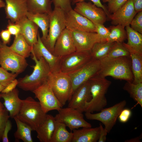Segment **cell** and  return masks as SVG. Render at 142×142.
I'll return each instance as SVG.
<instances>
[{"mask_svg": "<svg viewBox=\"0 0 142 142\" xmlns=\"http://www.w3.org/2000/svg\"><path fill=\"white\" fill-rule=\"evenodd\" d=\"M54 8L60 9L66 12L72 9L71 0H51Z\"/></svg>", "mask_w": 142, "mask_h": 142, "instance_id": "obj_38", "label": "cell"}, {"mask_svg": "<svg viewBox=\"0 0 142 142\" xmlns=\"http://www.w3.org/2000/svg\"><path fill=\"white\" fill-rule=\"evenodd\" d=\"M8 29L11 35L15 36L20 34V27L19 25L15 23H13L9 20L7 26Z\"/></svg>", "mask_w": 142, "mask_h": 142, "instance_id": "obj_42", "label": "cell"}, {"mask_svg": "<svg viewBox=\"0 0 142 142\" xmlns=\"http://www.w3.org/2000/svg\"><path fill=\"white\" fill-rule=\"evenodd\" d=\"M18 84V80L15 79L6 87L2 91L1 93H7L11 92L16 88Z\"/></svg>", "mask_w": 142, "mask_h": 142, "instance_id": "obj_47", "label": "cell"}, {"mask_svg": "<svg viewBox=\"0 0 142 142\" xmlns=\"http://www.w3.org/2000/svg\"><path fill=\"white\" fill-rule=\"evenodd\" d=\"M32 58L35 63L33 66L32 73L18 79L17 86L24 91L32 92L47 81L51 72L49 64L43 57L38 59L32 56Z\"/></svg>", "mask_w": 142, "mask_h": 142, "instance_id": "obj_3", "label": "cell"}, {"mask_svg": "<svg viewBox=\"0 0 142 142\" xmlns=\"http://www.w3.org/2000/svg\"><path fill=\"white\" fill-rule=\"evenodd\" d=\"M71 142H96L99 138V126L94 128L83 127L73 130Z\"/></svg>", "mask_w": 142, "mask_h": 142, "instance_id": "obj_23", "label": "cell"}, {"mask_svg": "<svg viewBox=\"0 0 142 142\" xmlns=\"http://www.w3.org/2000/svg\"><path fill=\"white\" fill-rule=\"evenodd\" d=\"M18 74L10 73L2 67H0V83L5 87L15 79Z\"/></svg>", "mask_w": 142, "mask_h": 142, "instance_id": "obj_36", "label": "cell"}, {"mask_svg": "<svg viewBox=\"0 0 142 142\" xmlns=\"http://www.w3.org/2000/svg\"><path fill=\"white\" fill-rule=\"evenodd\" d=\"M65 12L62 9L54 8L49 14L50 23L48 35L42 41L45 47L52 54L56 42L66 28Z\"/></svg>", "mask_w": 142, "mask_h": 142, "instance_id": "obj_6", "label": "cell"}, {"mask_svg": "<svg viewBox=\"0 0 142 142\" xmlns=\"http://www.w3.org/2000/svg\"><path fill=\"white\" fill-rule=\"evenodd\" d=\"M58 111L54 117L55 119L63 122L71 131L81 127H92L84 119L83 113L77 109L68 106Z\"/></svg>", "mask_w": 142, "mask_h": 142, "instance_id": "obj_10", "label": "cell"}, {"mask_svg": "<svg viewBox=\"0 0 142 142\" xmlns=\"http://www.w3.org/2000/svg\"><path fill=\"white\" fill-rule=\"evenodd\" d=\"M72 0V2H73L74 1V0Z\"/></svg>", "mask_w": 142, "mask_h": 142, "instance_id": "obj_56", "label": "cell"}, {"mask_svg": "<svg viewBox=\"0 0 142 142\" xmlns=\"http://www.w3.org/2000/svg\"><path fill=\"white\" fill-rule=\"evenodd\" d=\"M128 0H110L108 2V11L113 13L123 5Z\"/></svg>", "mask_w": 142, "mask_h": 142, "instance_id": "obj_40", "label": "cell"}, {"mask_svg": "<svg viewBox=\"0 0 142 142\" xmlns=\"http://www.w3.org/2000/svg\"><path fill=\"white\" fill-rule=\"evenodd\" d=\"M12 124L10 120L8 119L7 121L3 132L2 140L3 142H8V133L11 130Z\"/></svg>", "mask_w": 142, "mask_h": 142, "instance_id": "obj_44", "label": "cell"}, {"mask_svg": "<svg viewBox=\"0 0 142 142\" xmlns=\"http://www.w3.org/2000/svg\"><path fill=\"white\" fill-rule=\"evenodd\" d=\"M47 113L43 110L39 102L31 97L22 100L19 112L16 116L21 121L36 131L45 120Z\"/></svg>", "mask_w": 142, "mask_h": 142, "instance_id": "obj_4", "label": "cell"}, {"mask_svg": "<svg viewBox=\"0 0 142 142\" xmlns=\"http://www.w3.org/2000/svg\"><path fill=\"white\" fill-rule=\"evenodd\" d=\"M125 27L128 42L123 43V45L127 49L142 54V34L133 30L130 25Z\"/></svg>", "mask_w": 142, "mask_h": 142, "instance_id": "obj_25", "label": "cell"}, {"mask_svg": "<svg viewBox=\"0 0 142 142\" xmlns=\"http://www.w3.org/2000/svg\"><path fill=\"white\" fill-rule=\"evenodd\" d=\"M114 43L106 41L95 43L90 50L92 58L100 60L105 57Z\"/></svg>", "mask_w": 142, "mask_h": 142, "instance_id": "obj_32", "label": "cell"}, {"mask_svg": "<svg viewBox=\"0 0 142 142\" xmlns=\"http://www.w3.org/2000/svg\"><path fill=\"white\" fill-rule=\"evenodd\" d=\"M91 98L88 80L76 90L69 101L68 106L77 109L83 113L84 112L86 103L89 101Z\"/></svg>", "mask_w": 142, "mask_h": 142, "instance_id": "obj_20", "label": "cell"}, {"mask_svg": "<svg viewBox=\"0 0 142 142\" xmlns=\"http://www.w3.org/2000/svg\"><path fill=\"white\" fill-rule=\"evenodd\" d=\"M2 42L0 40V46L2 44Z\"/></svg>", "mask_w": 142, "mask_h": 142, "instance_id": "obj_55", "label": "cell"}, {"mask_svg": "<svg viewBox=\"0 0 142 142\" xmlns=\"http://www.w3.org/2000/svg\"><path fill=\"white\" fill-rule=\"evenodd\" d=\"M140 141L139 137H136L134 139H131L129 140H128L126 142H140Z\"/></svg>", "mask_w": 142, "mask_h": 142, "instance_id": "obj_50", "label": "cell"}, {"mask_svg": "<svg viewBox=\"0 0 142 142\" xmlns=\"http://www.w3.org/2000/svg\"><path fill=\"white\" fill-rule=\"evenodd\" d=\"M19 93L18 90L15 88L9 92L0 94V98L4 100V106L12 118L18 115L20 108L22 99L19 97Z\"/></svg>", "mask_w": 142, "mask_h": 142, "instance_id": "obj_22", "label": "cell"}, {"mask_svg": "<svg viewBox=\"0 0 142 142\" xmlns=\"http://www.w3.org/2000/svg\"><path fill=\"white\" fill-rule=\"evenodd\" d=\"M63 122L56 120L55 128L50 142H71L73 132H69Z\"/></svg>", "mask_w": 142, "mask_h": 142, "instance_id": "obj_29", "label": "cell"}, {"mask_svg": "<svg viewBox=\"0 0 142 142\" xmlns=\"http://www.w3.org/2000/svg\"><path fill=\"white\" fill-rule=\"evenodd\" d=\"M26 16L35 23L42 32V41L47 37L48 32L50 23L49 14L46 13H33L28 12Z\"/></svg>", "mask_w": 142, "mask_h": 142, "instance_id": "obj_26", "label": "cell"}, {"mask_svg": "<svg viewBox=\"0 0 142 142\" xmlns=\"http://www.w3.org/2000/svg\"><path fill=\"white\" fill-rule=\"evenodd\" d=\"M76 51L90 50L96 43L104 42L96 32L71 31Z\"/></svg>", "mask_w": 142, "mask_h": 142, "instance_id": "obj_15", "label": "cell"}, {"mask_svg": "<svg viewBox=\"0 0 142 142\" xmlns=\"http://www.w3.org/2000/svg\"><path fill=\"white\" fill-rule=\"evenodd\" d=\"M126 104V101L123 100L110 107L103 109L99 113L93 114L85 112V115L88 119L101 122L109 133L115 124L119 115Z\"/></svg>", "mask_w": 142, "mask_h": 142, "instance_id": "obj_8", "label": "cell"}, {"mask_svg": "<svg viewBox=\"0 0 142 142\" xmlns=\"http://www.w3.org/2000/svg\"><path fill=\"white\" fill-rule=\"evenodd\" d=\"M130 25L133 30L142 34V11L136 13Z\"/></svg>", "mask_w": 142, "mask_h": 142, "instance_id": "obj_37", "label": "cell"}, {"mask_svg": "<svg viewBox=\"0 0 142 142\" xmlns=\"http://www.w3.org/2000/svg\"><path fill=\"white\" fill-rule=\"evenodd\" d=\"M5 6V3L2 0H0V9L4 8Z\"/></svg>", "mask_w": 142, "mask_h": 142, "instance_id": "obj_51", "label": "cell"}, {"mask_svg": "<svg viewBox=\"0 0 142 142\" xmlns=\"http://www.w3.org/2000/svg\"><path fill=\"white\" fill-rule=\"evenodd\" d=\"M100 66L99 60L92 58L80 69L68 74L72 83L71 97L78 88L97 73Z\"/></svg>", "mask_w": 142, "mask_h": 142, "instance_id": "obj_11", "label": "cell"}, {"mask_svg": "<svg viewBox=\"0 0 142 142\" xmlns=\"http://www.w3.org/2000/svg\"><path fill=\"white\" fill-rule=\"evenodd\" d=\"M56 120L52 115L47 114L44 122L37 130V138L40 142H50L55 127Z\"/></svg>", "mask_w": 142, "mask_h": 142, "instance_id": "obj_24", "label": "cell"}, {"mask_svg": "<svg viewBox=\"0 0 142 142\" xmlns=\"http://www.w3.org/2000/svg\"><path fill=\"white\" fill-rule=\"evenodd\" d=\"M15 23L20 26V34L28 44L33 47L38 41L39 27L26 16L22 18Z\"/></svg>", "mask_w": 142, "mask_h": 142, "instance_id": "obj_21", "label": "cell"}, {"mask_svg": "<svg viewBox=\"0 0 142 142\" xmlns=\"http://www.w3.org/2000/svg\"><path fill=\"white\" fill-rule=\"evenodd\" d=\"M130 53L131 69L134 79L133 83H142V54L127 49Z\"/></svg>", "mask_w": 142, "mask_h": 142, "instance_id": "obj_27", "label": "cell"}, {"mask_svg": "<svg viewBox=\"0 0 142 142\" xmlns=\"http://www.w3.org/2000/svg\"><path fill=\"white\" fill-rule=\"evenodd\" d=\"M75 51L71 31L66 28L57 40L53 54L55 56L61 57Z\"/></svg>", "mask_w": 142, "mask_h": 142, "instance_id": "obj_18", "label": "cell"}, {"mask_svg": "<svg viewBox=\"0 0 142 142\" xmlns=\"http://www.w3.org/2000/svg\"><path fill=\"white\" fill-rule=\"evenodd\" d=\"M92 58L90 50L75 51L61 57L60 71L70 74L80 69Z\"/></svg>", "mask_w": 142, "mask_h": 142, "instance_id": "obj_9", "label": "cell"}, {"mask_svg": "<svg viewBox=\"0 0 142 142\" xmlns=\"http://www.w3.org/2000/svg\"><path fill=\"white\" fill-rule=\"evenodd\" d=\"M131 111L130 109L127 108L124 109L118 116L119 121L122 123L126 122L131 117Z\"/></svg>", "mask_w": 142, "mask_h": 142, "instance_id": "obj_43", "label": "cell"}, {"mask_svg": "<svg viewBox=\"0 0 142 142\" xmlns=\"http://www.w3.org/2000/svg\"><path fill=\"white\" fill-rule=\"evenodd\" d=\"M31 54L38 59L41 57H43L49 64L51 72L60 71L61 57L55 56L45 47L41 40L39 32L38 41L33 46Z\"/></svg>", "mask_w": 142, "mask_h": 142, "instance_id": "obj_16", "label": "cell"}, {"mask_svg": "<svg viewBox=\"0 0 142 142\" xmlns=\"http://www.w3.org/2000/svg\"><path fill=\"white\" fill-rule=\"evenodd\" d=\"M9 47L13 52L25 58L31 55L33 47L20 34L15 36L13 42Z\"/></svg>", "mask_w": 142, "mask_h": 142, "instance_id": "obj_28", "label": "cell"}, {"mask_svg": "<svg viewBox=\"0 0 142 142\" xmlns=\"http://www.w3.org/2000/svg\"><path fill=\"white\" fill-rule=\"evenodd\" d=\"M125 27L119 24L111 27L110 33L107 41L110 42L123 43L127 38V33Z\"/></svg>", "mask_w": 142, "mask_h": 142, "instance_id": "obj_34", "label": "cell"}, {"mask_svg": "<svg viewBox=\"0 0 142 142\" xmlns=\"http://www.w3.org/2000/svg\"><path fill=\"white\" fill-rule=\"evenodd\" d=\"M123 89L142 107V83L135 84L132 82L127 81Z\"/></svg>", "mask_w": 142, "mask_h": 142, "instance_id": "obj_33", "label": "cell"}, {"mask_svg": "<svg viewBox=\"0 0 142 142\" xmlns=\"http://www.w3.org/2000/svg\"><path fill=\"white\" fill-rule=\"evenodd\" d=\"M6 18L15 23L26 16L28 10L26 0H5Z\"/></svg>", "mask_w": 142, "mask_h": 142, "instance_id": "obj_19", "label": "cell"}, {"mask_svg": "<svg viewBox=\"0 0 142 142\" xmlns=\"http://www.w3.org/2000/svg\"><path fill=\"white\" fill-rule=\"evenodd\" d=\"M17 126V130L14 134L16 141L21 140L24 142H33L31 131H33L28 125L20 120L16 116L13 118Z\"/></svg>", "mask_w": 142, "mask_h": 142, "instance_id": "obj_30", "label": "cell"}, {"mask_svg": "<svg viewBox=\"0 0 142 142\" xmlns=\"http://www.w3.org/2000/svg\"><path fill=\"white\" fill-rule=\"evenodd\" d=\"M4 105L0 101V112L2 111L4 109Z\"/></svg>", "mask_w": 142, "mask_h": 142, "instance_id": "obj_52", "label": "cell"}, {"mask_svg": "<svg viewBox=\"0 0 142 142\" xmlns=\"http://www.w3.org/2000/svg\"><path fill=\"white\" fill-rule=\"evenodd\" d=\"M9 118V112L4 108L3 110L0 112V140H2L6 123Z\"/></svg>", "mask_w": 142, "mask_h": 142, "instance_id": "obj_41", "label": "cell"}, {"mask_svg": "<svg viewBox=\"0 0 142 142\" xmlns=\"http://www.w3.org/2000/svg\"><path fill=\"white\" fill-rule=\"evenodd\" d=\"M73 9L86 17L95 24H103L106 20V14L102 8L98 7L90 2L84 1L75 4Z\"/></svg>", "mask_w": 142, "mask_h": 142, "instance_id": "obj_13", "label": "cell"}, {"mask_svg": "<svg viewBox=\"0 0 142 142\" xmlns=\"http://www.w3.org/2000/svg\"><path fill=\"white\" fill-rule=\"evenodd\" d=\"M123 57L130 58L129 52L123 43L114 42L105 57L116 58Z\"/></svg>", "mask_w": 142, "mask_h": 142, "instance_id": "obj_35", "label": "cell"}, {"mask_svg": "<svg viewBox=\"0 0 142 142\" xmlns=\"http://www.w3.org/2000/svg\"><path fill=\"white\" fill-rule=\"evenodd\" d=\"M0 65L7 71L18 74L25 70L28 64L25 58L2 43L0 46Z\"/></svg>", "mask_w": 142, "mask_h": 142, "instance_id": "obj_7", "label": "cell"}, {"mask_svg": "<svg viewBox=\"0 0 142 142\" xmlns=\"http://www.w3.org/2000/svg\"><path fill=\"white\" fill-rule=\"evenodd\" d=\"M32 92L45 113L54 110L58 111L63 107L47 81Z\"/></svg>", "mask_w": 142, "mask_h": 142, "instance_id": "obj_12", "label": "cell"}, {"mask_svg": "<svg viewBox=\"0 0 142 142\" xmlns=\"http://www.w3.org/2000/svg\"><path fill=\"white\" fill-rule=\"evenodd\" d=\"M136 13L132 0H128L117 11L110 14L108 17L114 25L119 24L125 27L130 25Z\"/></svg>", "mask_w": 142, "mask_h": 142, "instance_id": "obj_17", "label": "cell"}, {"mask_svg": "<svg viewBox=\"0 0 142 142\" xmlns=\"http://www.w3.org/2000/svg\"><path fill=\"white\" fill-rule=\"evenodd\" d=\"M130 57H105L100 60V66L97 74L104 77L110 76L116 79L133 82L134 77Z\"/></svg>", "mask_w": 142, "mask_h": 142, "instance_id": "obj_1", "label": "cell"}, {"mask_svg": "<svg viewBox=\"0 0 142 142\" xmlns=\"http://www.w3.org/2000/svg\"><path fill=\"white\" fill-rule=\"evenodd\" d=\"M110 0H101V1L104 3L108 2Z\"/></svg>", "mask_w": 142, "mask_h": 142, "instance_id": "obj_54", "label": "cell"}, {"mask_svg": "<svg viewBox=\"0 0 142 142\" xmlns=\"http://www.w3.org/2000/svg\"><path fill=\"white\" fill-rule=\"evenodd\" d=\"M100 131L98 142H105L106 140V136L108 133L107 130L104 128L102 125L100 124Z\"/></svg>", "mask_w": 142, "mask_h": 142, "instance_id": "obj_48", "label": "cell"}, {"mask_svg": "<svg viewBox=\"0 0 142 142\" xmlns=\"http://www.w3.org/2000/svg\"><path fill=\"white\" fill-rule=\"evenodd\" d=\"M135 11L136 13L142 11V0H132Z\"/></svg>", "mask_w": 142, "mask_h": 142, "instance_id": "obj_49", "label": "cell"}, {"mask_svg": "<svg viewBox=\"0 0 142 142\" xmlns=\"http://www.w3.org/2000/svg\"><path fill=\"white\" fill-rule=\"evenodd\" d=\"M47 81L63 106L67 101L70 100L71 97L72 85L70 76L60 71L51 72Z\"/></svg>", "mask_w": 142, "mask_h": 142, "instance_id": "obj_5", "label": "cell"}, {"mask_svg": "<svg viewBox=\"0 0 142 142\" xmlns=\"http://www.w3.org/2000/svg\"><path fill=\"white\" fill-rule=\"evenodd\" d=\"M85 0H74L73 2V4L80 2L85 1ZM92 1L93 4L97 7L102 8L105 11L107 16L108 17L110 14L108 12L106 7L102 4L101 0H89Z\"/></svg>", "mask_w": 142, "mask_h": 142, "instance_id": "obj_46", "label": "cell"}, {"mask_svg": "<svg viewBox=\"0 0 142 142\" xmlns=\"http://www.w3.org/2000/svg\"><path fill=\"white\" fill-rule=\"evenodd\" d=\"M5 87L2 84L0 83V93L3 89Z\"/></svg>", "mask_w": 142, "mask_h": 142, "instance_id": "obj_53", "label": "cell"}, {"mask_svg": "<svg viewBox=\"0 0 142 142\" xmlns=\"http://www.w3.org/2000/svg\"><path fill=\"white\" fill-rule=\"evenodd\" d=\"M11 35L7 29L2 30L0 32V37L2 43L6 45L9 44L11 41Z\"/></svg>", "mask_w": 142, "mask_h": 142, "instance_id": "obj_45", "label": "cell"}, {"mask_svg": "<svg viewBox=\"0 0 142 142\" xmlns=\"http://www.w3.org/2000/svg\"><path fill=\"white\" fill-rule=\"evenodd\" d=\"M96 32L100 36L103 42L107 41V39L110 33V30L105 27L103 24H95Z\"/></svg>", "mask_w": 142, "mask_h": 142, "instance_id": "obj_39", "label": "cell"}, {"mask_svg": "<svg viewBox=\"0 0 142 142\" xmlns=\"http://www.w3.org/2000/svg\"><path fill=\"white\" fill-rule=\"evenodd\" d=\"M91 99L86 103L84 112L100 111L107 104L105 97L111 82L97 74L89 80Z\"/></svg>", "mask_w": 142, "mask_h": 142, "instance_id": "obj_2", "label": "cell"}, {"mask_svg": "<svg viewBox=\"0 0 142 142\" xmlns=\"http://www.w3.org/2000/svg\"><path fill=\"white\" fill-rule=\"evenodd\" d=\"M28 12L50 14L53 10L51 0H26Z\"/></svg>", "mask_w": 142, "mask_h": 142, "instance_id": "obj_31", "label": "cell"}, {"mask_svg": "<svg viewBox=\"0 0 142 142\" xmlns=\"http://www.w3.org/2000/svg\"><path fill=\"white\" fill-rule=\"evenodd\" d=\"M65 12L66 28L71 31L78 30L96 32L95 24L73 9Z\"/></svg>", "mask_w": 142, "mask_h": 142, "instance_id": "obj_14", "label": "cell"}]
</instances>
